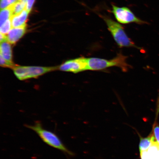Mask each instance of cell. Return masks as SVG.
I'll return each instance as SVG.
<instances>
[{"mask_svg": "<svg viewBox=\"0 0 159 159\" xmlns=\"http://www.w3.org/2000/svg\"><path fill=\"white\" fill-rule=\"evenodd\" d=\"M127 58L128 57L120 53L114 58L109 60L95 57L87 58L88 70L99 71L117 67L124 72H126L131 68V66L127 62Z\"/></svg>", "mask_w": 159, "mask_h": 159, "instance_id": "6da1fadb", "label": "cell"}, {"mask_svg": "<svg viewBox=\"0 0 159 159\" xmlns=\"http://www.w3.org/2000/svg\"><path fill=\"white\" fill-rule=\"evenodd\" d=\"M107 26L116 44L120 48H134L141 49L127 35L124 28L120 23L115 21L107 16L99 15Z\"/></svg>", "mask_w": 159, "mask_h": 159, "instance_id": "7a4b0ae2", "label": "cell"}, {"mask_svg": "<svg viewBox=\"0 0 159 159\" xmlns=\"http://www.w3.org/2000/svg\"><path fill=\"white\" fill-rule=\"evenodd\" d=\"M26 127L34 131L45 143L57 149L69 156H73V153L70 151L63 143L55 133L47 130L39 122L33 125H26Z\"/></svg>", "mask_w": 159, "mask_h": 159, "instance_id": "3957f363", "label": "cell"}, {"mask_svg": "<svg viewBox=\"0 0 159 159\" xmlns=\"http://www.w3.org/2000/svg\"><path fill=\"white\" fill-rule=\"evenodd\" d=\"M57 69H58L57 67L25 66L16 65L12 68L15 76L20 80L36 78Z\"/></svg>", "mask_w": 159, "mask_h": 159, "instance_id": "277c9868", "label": "cell"}, {"mask_svg": "<svg viewBox=\"0 0 159 159\" xmlns=\"http://www.w3.org/2000/svg\"><path fill=\"white\" fill-rule=\"evenodd\" d=\"M112 10L111 12L114 15L115 19L119 23L122 24H128L135 23L139 25H143L147 23L136 16L133 11L126 7H119L112 4Z\"/></svg>", "mask_w": 159, "mask_h": 159, "instance_id": "5b68a950", "label": "cell"}, {"mask_svg": "<svg viewBox=\"0 0 159 159\" xmlns=\"http://www.w3.org/2000/svg\"><path fill=\"white\" fill-rule=\"evenodd\" d=\"M59 70L77 73L88 70L87 58L81 57L70 59L58 67Z\"/></svg>", "mask_w": 159, "mask_h": 159, "instance_id": "8992f818", "label": "cell"}, {"mask_svg": "<svg viewBox=\"0 0 159 159\" xmlns=\"http://www.w3.org/2000/svg\"><path fill=\"white\" fill-rule=\"evenodd\" d=\"M26 30V25L19 27L13 28L6 35L7 41L11 44H15L24 35Z\"/></svg>", "mask_w": 159, "mask_h": 159, "instance_id": "52a82bcc", "label": "cell"}, {"mask_svg": "<svg viewBox=\"0 0 159 159\" xmlns=\"http://www.w3.org/2000/svg\"><path fill=\"white\" fill-rule=\"evenodd\" d=\"M11 44L7 41L1 42L0 47L1 57L7 62L14 64L13 61V53Z\"/></svg>", "mask_w": 159, "mask_h": 159, "instance_id": "ba28073f", "label": "cell"}, {"mask_svg": "<svg viewBox=\"0 0 159 159\" xmlns=\"http://www.w3.org/2000/svg\"><path fill=\"white\" fill-rule=\"evenodd\" d=\"M29 13L25 9L21 13L12 16L11 18L12 27L17 28L26 25V21Z\"/></svg>", "mask_w": 159, "mask_h": 159, "instance_id": "9c48e42d", "label": "cell"}, {"mask_svg": "<svg viewBox=\"0 0 159 159\" xmlns=\"http://www.w3.org/2000/svg\"><path fill=\"white\" fill-rule=\"evenodd\" d=\"M157 143L153 134H151L146 138H141L139 145V151L141 155L143 153L147 152Z\"/></svg>", "mask_w": 159, "mask_h": 159, "instance_id": "30bf717a", "label": "cell"}, {"mask_svg": "<svg viewBox=\"0 0 159 159\" xmlns=\"http://www.w3.org/2000/svg\"><path fill=\"white\" fill-rule=\"evenodd\" d=\"M26 3L18 0L13 4L10 6L12 16L18 14L22 11L25 8Z\"/></svg>", "mask_w": 159, "mask_h": 159, "instance_id": "8fae6325", "label": "cell"}, {"mask_svg": "<svg viewBox=\"0 0 159 159\" xmlns=\"http://www.w3.org/2000/svg\"><path fill=\"white\" fill-rule=\"evenodd\" d=\"M12 16L11 11L10 7H7L3 9H1L0 14V25H1L11 19Z\"/></svg>", "mask_w": 159, "mask_h": 159, "instance_id": "7c38bea8", "label": "cell"}, {"mask_svg": "<svg viewBox=\"0 0 159 159\" xmlns=\"http://www.w3.org/2000/svg\"><path fill=\"white\" fill-rule=\"evenodd\" d=\"M11 20L10 19L1 25V28H0L1 33L5 35L7 34L11 30Z\"/></svg>", "mask_w": 159, "mask_h": 159, "instance_id": "4fadbf2b", "label": "cell"}, {"mask_svg": "<svg viewBox=\"0 0 159 159\" xmlns=\"http://www.w3.org/2000/svg\"><path fill=\"white\" fill-rule=\"evenodd\" d=\"M153 134L155 140L159 144V126L155 125L153 129Z\"/></svg>", "mask_w": 159, "mask_h": 159, "instance_id": "5bb4252c", "label": "cell"}, {"mask_svg": "<svg viewBox=\"0 0 159 159\" xmlns=\"http://www.w3.org/2000/svg\"><path fill=\"white\" fill-rule=\"evenodd\" d=\"M35 0H27L25 9L30 12L32 9Z\"/></svg>", "mask_w": 159, "mask_h": 159, "instance_id": "9a60e30c", "label": "cell"}, {"mask_svg": "<svg viewBox=\"0 0 159 159\" xmlns=\"http://www.w3.org/2000/svg\"><path fill=\"white\" fill-rule=\"evenodd\" d=\"M9 1L11 2V4L12 5L13 3L16 2L18 0H9Z\"/></svg>", "mask_w": 159, "mask_h": 159, "instance_id": "2e32d148", "label": "cell"}, {"mask_svg": "<svg viewBox=\"0 0 159 159\" xmlns=\"http://www.w3.org/2000/svg\"><path fill=\"white\" fill-rule=\"evenodd\" d=\"M158 151H159V156H158V159H159V146H158Z\"/></svg>", "mask_w": 159, "mask_h": 159, "instance_id": "e0dca14e", "label": "cell"}]
</instances>
